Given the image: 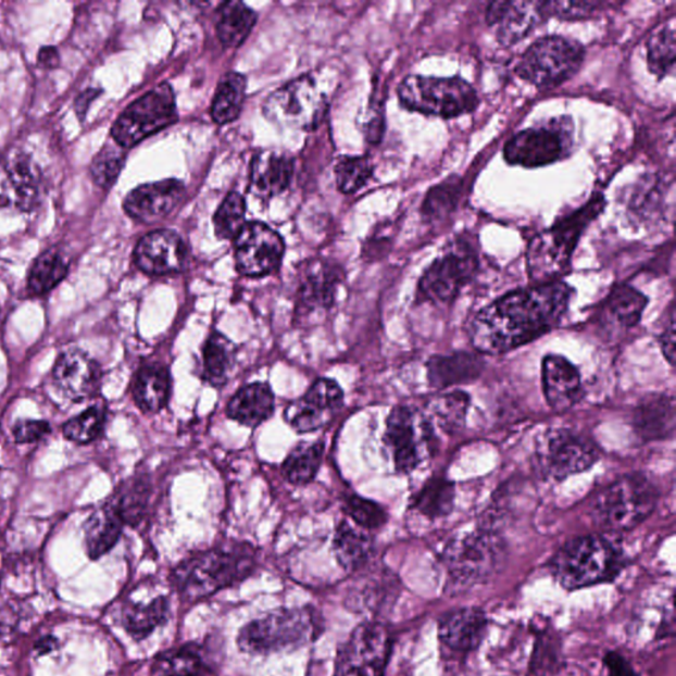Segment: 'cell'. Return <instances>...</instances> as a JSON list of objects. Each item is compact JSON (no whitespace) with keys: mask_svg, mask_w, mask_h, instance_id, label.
Masks as SVG:
<instances>
[{"mask_svg":"<svg viewBox=\"0 0 676 676\" xmlns=\"http://www.w3.org/2000/svg\"><path fill=\"white\" fill-rule=\"evenodd\" d=\"M335 174L338 189L343 193H354L371 179L373 164L366 157L341 158Z\"/></svg>","mask_w":676,"mask_h":676,"instance_id":"c3c4849f","label":"cell"},{"mask_svg":"<svg viewBox=\"0 0 676 676\" xmlns=\"http://www.w3.org/2000/svg\"><path fill=\"white\" fill-rule=\"evenodd\" d=\"M125 522L121 518L113 503L108 501L104 505L85 522V549L90 559L107 555L118 542Z\"/></svg>","mask_w":676,"mask_h":676,"instance_id":"4dcf8cb0","label":"cell"},{"mask_svg":"<svg viewBox=\"0 0 676 676\" xmlns=\"http://www.w3.org/2000/svg\"><path fill=\"white\" fill-rule=\"evenodd\" d=\"M150 493V484L147 479L134 478L123 485L110 498V502L113 503L125 525L135 526L145 517Z\"/></svg>","mask_w":676,"mask_h":676,"instance_id":"7bdbcfd3","label":"cell"},{"mask_svg":"<svg viewBox=\"0 0 676 676\" xmlns=\"http://www.w3.org/2000/svg\"><path fill=\"white\" fill-rule=\"evenodd\" d=\"M675 53V30L673 27H663L648 42V64L651 73L658 78L674 75Z\"/></svg>","mask_w":676,"mask_h":676,"instance_id":"bcb514c9","label":"cell"},{"mask_svg":"<svg viewBox=\"0 0 676 676\" xmlns=\"http://www.w3.org/2000/svg\"><path fill=\"white\" fill-rule=\"evenodd\" d=\"M323 624L312 608H288L251 621L239 631V649L254 655L305 647L320 636Z\"/></svg>","mask_w":676,"mask_h":676,"instance_id":"277c9868","label":"cell"},{"mask_svg":"<svg viewBox=\"0 0 676 676\" xmlns=\"http://www.w3.org/2000/svg\"><path fill=\"white\" fill-rule=\"evenodd\" d=\"M655 485L643 475L624 476L601 489L591 503L592 517L605 530L629 531L656 506Z\"/></svg>","mask_w":676,"mask_h":676,"instance_id":"8992f818","label":"cell"},{"mask_svg":"<svg viewBox=\"0 0 676 676\" xmlns=\"http://www.w3.org/2000/svg\"><path fill=\"white\" fill-rule=\"evenodd\" d=\"M477 256L470 246L458 245L436 260L420 281L417 295L424 301L446 304L458 297L476 274Z\"/></svg>","mask_w":676,"mask_h":676,"instance_id":"2e32d148","label":"cell"},{"mask_svg":"<svg viewBox=\"0 0 676 676\" xmlns=\"http://www.w3.org/2000/svg\"><path fill=\"white\" fill-rule=\"evenodd\" d=\"M186 198V186L179 180L143 184L127 195L123 208L133 220L155 224L167 218Z\"/></svg>","mask_w":676,"mask_h":676,"instance_id":"44dd1931","label":"cell"},{"mask_svg":"<svg viewBox=\"0 0 676 676\" xmlns=\"http://www.w3.org/2000/svg\"><path fill=\"white\" fill-rule=\"evenodd\" d=\"M293 160L285 153L262 151L251 163L250 189L262 199L274 198L290 186Z\"/></svg>","mask_w":676,"mask_h":676,"instance_id":"4316f807","label":"cell"},{"mask_svg":"<svg viewBox=\"0 0 676 676\" xmlns=\"http://www.w3.org/2000/svg\"><path fill=\"white\" fill-rule=\"evenodd\" d=\"M574 146V125L568 116L547 122L540 127L526 128L510 139L503 157L512 165L525 168L546 167L569 155Z\"/></svg>","mask_w":676,"mask_h":676,"instance_id":"8fae6325","label":"cell"},{"mask_svg":"<svg viewBox=\"0 0 676 676\" xmlns=\"http://www.w3.org/2000/svg\"><path fill=\"white\" fill-rule=\"evenodd\" d=\"M600 5V2H552V0L544 2L547 16H556L565 21L591 16Z\"/></svg>","mask_w":676,"mask_h":676,"instance_id":"f5cc1de1","label":"cell"},{"mask_svg":"<svg viewBox=\"0 0 676 676\" xmlns=\"http://www.w3.org/2000/svg\"><path fill=\"white\" fill-rule=\"evenodd\" d=\"M67 270H70V264L59 249L52 248L45 251L36 258L33 267H30L27 280L29 293L41 297V295L52 291L64 280Z\"/></svg>","mask_w":676,"mask_h":676,"instance_id":"74e56055","label":"cell"},{"mask_svg":"<svg viewBox=\"0 0 676 676\" xmlns=\"http://www.w3.org/2000/svg\"><path fill=\"white\" fill-rule=\"evenodd\" d=\"M51 433V424L46 421H20L12 427V435L16 442L27 445V442H35L45 439L47 435Z\"/></svg>","mask_w":676,"mask_h":676,"instance_id":"db71d44e","label":"cell"},{"mask_svg":"<svg viewBox=\"0 0 676 676\" xmlns=\"http://www.w3.org/2000/svg\"><path fill=\"white\" fill-rule=\"evenodd\" d=\"M399 101L411 112L439 118L473 112L478 104L476 90L459 77L438 78L411 75L398 88Z\"/></svg>","mask_w":676,"mask_h":676,"instance_id":"ba28073f","label":"cell"},{"mask_svg":"<svg viewBox=\"0 0 676 676\" xmlns=\"http://www.w3.org/2000/svg\"><path fill=\"white\" fill-rule=\"evenodd\" d=\"M505 559V543L488 528L453 538L442 551L448 576L454 586L463 588L490 579L501 571Z\"/></svg>","mask_w":676,"mask_h":676,"instance_id":"52a82bcc","label":"cell"},{"mask_svg":"<svg viewBox=\"0 0 676 676\" xmlns=\"http://www.w3.org/2000/svg\"><path fill=\"white\" fill-rule=\"evenodd\" d=\"M152 669L158 676H200L204 672V661L198 648L187 644L160 654Z\"/></svg>","mask_w":676,"mask_h":676,"instance_id":"ee69618b","label":"cell"},{"mask_svg":"<svg viewBox=\"0 0 676 676\" xmlns=\"http://www.w3.org/2000/svg\"><path fill=\"white\" fill-rule=\"evenodd\" d=\"M599 456L593 441L564 428L547 431L538 440L536 451L539 472L556 481L588 471Z\"/></svg>","mask_w":676,"mask_h":676,"instance_id":"5bb4252c","label":"cell"},{"mask_svg":"<svg viewBox=\"0 0 676 676\" xmlns=\"http://www.w3.org/2000/svg\"><path fill=\"white\" fill-rule=\"evenodd\" d=\"M246 216V202L242 195L231 192L214 214V230L221 239H231L242 230Z\"/></svg>","mask_w":676,"mask_h":676,"instance_id":"7dc6e473","label":"cell"},{"mask_svg":"<svg viewBox=\"0 0 676 676\" xmlns=\"http://www.w3.org/2000/svg\"><path fill=\"white\" fill-rule=\"evenodd\" d=\"M636 433L643 440H662L675 431V399L672 396H653L643 399L633 416Z\"/></svg>","mask_w":676,"mask_h":676,"instance_id":"f1b7e54d","label":"cell"},{"mask_svg":"<svg viewBox=\"0 0 676 676\" xmlns=\"http://www.w3.org/2000/svg\"><path fill=\"white\" fill-rule=\"evenodd\" d=\"M334 552L338 564L353 573L367 563L373 554V539L361 527H353L347 521L338 525L334 538Z\"/></svg>","mask_w":676,"mask_h":676,"instance_id":"e575fe53","label":"cell"},{"mask_svg":"<svg viewBox=\"0 0 676 676\" xmlns=\"http://www.w3.org/2000/svg\"><path fill=\"white\" fill-rule=\"evenodd\" d=\"M275 397L267 384L255 383L239 389L226 405V414L242 426L255 428L274 415Z\"/></svg>","mask_w":676,"mask_h":676,"instance_id":"83f0119b","label":"cell"},{"mask_svg":"<svg viewBox=\"0 0 676 676\" xmlns=\"http://www.w3.org/2000/svg\"><path fill=\"white\" fill-rule=\"evenodd\" d=\"M390 650L391 638L385 626L362 624L338 654L335 676H384Z\"/></svg>","mask_w":676,"mask_h":676,"instance_id":"9a60e30c","label":"cell"},{"mask_svg":"<svg viewBox=\"0 0 676 676\" xmlns=\"http://www.w3.org/2000/svg\"><path fill=\"white\" fill-rule=\"evenodd\" d=\"M237 270L245 276L258 278L279 268L285 255L283 238L262 223H250L235 238Z\"/></svg>","mask_w":676,"mask_h":676,"instance_id":"e0dca14e","label":"cell"},{"mask_svg":"<svg viewBox=\"0 0 676 676\" xmlns=\"http://www.w3.org/2000/svg\"><path fill=\"white\" fill-rule=\"evenodd\" d=\"M342 278V270L334 263L325 261L304 263L299 274L297 316L309 318L330 311Z\"/></svg>","mask_w":676,"mask_h":676,"instance_id":"d6986e66","label":"cell"},{"mask_svg":"<svg viewBox=\"0 0 676 676\" xmlns=\"http://www.w3.org/2000/svg\"><path fill=\"white\" fill-rule=\"evenodd\" d=\"M604 662L611 676H637L630 663L617 653L608 654Z\"/></svg>","mask_w":676,"mask_h":676,"instance_id":"9f6ffc18","label":"cell"},{"mask_svg":"<svg viewBox=\"0 0 676 676\" xmlns=\"http://www.w3.org/2000/svg\"><path fill=\"white\" fill-rule=\"evenodd\" d=\"M584 57L583 46L563 36H546L522 54L515 72L536 86H558L567 82L580 70Z\"/></svg>","mask_w":676,"mask_h":676,"instance_id":"30bf717a","label":"cell"},{"mask_svg":"<svg viewBox=\"0 0 676 676\" xmlns=\"http://www.w3.org/2000/svg\"><path fill=\"white\" fill-rule=\"evenodd\" d=\"M459 192L460 183L456 180H448L431 189L422 208L424 216L433 220L446 217L456 204Z\"/></svg>","mask_w":676,"mask_h":676,"instance_id":"816d5d0a","label":"cell"},{"mask_svg":"<svg viewBox=\"0 0 676 676\" xmlns=\"http://www.w3.org/2000/svg\"><path fill=\"white\" fill-rule=\"evenodd\" d=\"M4 195L2 206L14 205L20 211H30L40 198V174L26 155L11 158L3 165Z\"/></svg>","mask_w":676,"mask_h":676,"instance_id":"d4e9b609","label":"cell"},{"mask_svg":"<svg viewBox=\"0 0 676 676\" xmlns=\"http://www.w3.org/2000/svg\"><path fill=\"white\" fill-rule=\"evenodd\" d=\"M125 162V149H122L118 145L116 147H103L90 165L91 176H93L97 186L103 189L112 187L115 180L118 179Z\"/></svg>","mask_w":676,"mask_h":676,"instance_id":"681fc988","label":"cell"},{"mask_svg":"<svg viewBox=\"0 0 676 676\" xmlns=\"http://www.w3.org/2000/svg\"><path fill=\"white\" fill-rule=\"evenodd\" d=\"M573 293L567 283L555 280L505 295L473 320V347L501 354L536 340L561 322Z\"/></svg>","mask_w":676,"mask_h":676,"instance_id":"6da1fadb","label":"cell"},{"mask_svg":"<svg viewBox=\"0 0 676 676\" xmlns=\"http://www.w3.org/2000/svg\"><path fill=\"white\" fill-rule=\"evenodd\" d=\"M255 567V551L249 544H227L186 559L172 581L183 600L196 602L245 580Z\"/></svg>","mask_w":676,"mask_h":676,"instance_id":"7a4b0ae2","label":"cell"},{"mask_svg":"<svg viewBox=\"0 0 676 676\" xmlns=\"http://www.w3.org/2000/svg\"><path fill=\"white\" fill-rule=\"evenodd\" d=\"M487 614L477 608H461L446 614L439 626L441 642L456 653L475 650L487 630Z\"/></svg>","mask_w":676,"mask_h":676,"instance_id":"484cf974","label":"cell"},{"mask_svg":"<svg viewBox=\"0 0 676 676\" xmlns=\"http://www.w3.org/2000/svg\"><path fill=\"white\" fill-rule=\"evenodd\" d=\"M660 343L663 354H665L668 364L674 366L675 364V320L674 312L669 315V322L665 330L660 338Z\"/></svg>","mask_w":676,"mask_h":676,"instance_id":"11a10c76","label":"cell"},{"mask_svg":"<svg viewBox=\"0 0 676 676\" xmlns=\"http://www.w3.org/2000/svg\"><path fill=\"white\" fill-rule=\"evenodd\" d=\"M170 602L164 596H159L147 604L128 602L123 606L122 625L135 641H141L167 623Z\"/></svg>","mask_w":676,"mask_h":676,"instance_id":"836d02e7","label":"cell"},{"mask_svg":"<svg viewBox=\"0 0 676 676\" xmlns=\"http://www.w3.org/2000/svg\"><path fill=\"white\" fill-rule=\"evenodd\" d=\"M107 424V408L103 404H93L84 413L67 421L63 426V434L67 440L76 445H89L103 433Z\"/></svg>","mask_w":676,"mask_h":676,"instance_id":"f6af8a7d","label":"cell"},{"mask_svg":"<svg viewBox=\"0 0 676 676\" xmlns=\"http://www.w3.org/2000/svg\"><path fill=\"white\" fill-rule=\"evenodd\" d=\"M323 456V442H300L283 463V476L295 485L310 484L317 476Z\"/></svg>","mask_w":676,"mask_h":676,"instance_id":"f35d334b","label":"cell"},{"mask_svg":"<svg viewBox=\"0 0 676 676\" xmlns=\"http://www.w3.org/2000/svg\"><path fill=\"white\" fill-rule=\"evenodd\" d=\"M648 299L630 286L614 288L605 301V312L623 328L636 327L647 309Z\"/></svg>","mask_w":676,"mask_h":676,"instance_id":"60d3db41","label":"cell"},{"mask_svg":"<svg viewBox=\"0 0 676 676\" xmlns=\"http://www.w3.org/2000/svg\"><path fill=\"white\" fill-rule=\"evenodd\" d=\"M237 348L229 338L213 331L202 349V377L213 387H223L229 383L236 367Z\"/></svg>","mask_w":676,"mask_h":676,"instance_id":"d6a6232c","label":"cell"},{"mask_svg":"<svg viewBox=\"0 0 676 676\" xmlns=\"http://www.w3.org/2000/svg\"><path fill=\"white\" fill-rule=\"evenodd\" d=\"M53 383L71 401L95 398L101 389L102 371L88 353L70 349L59 355L53 366Z\"/></svg>","mask_w":676,"mask_h":676,"instance_id":"ffe728a7","label":"cell"},{"mask_svg":"<svg viewBox=\"0 0 676 676\" xmlns=\"http://www.w3.org/2000/svg\"><path fill=\"white\" fill-rule=\"evenodd\" d=\"M542 380L547 403L552 410H569L580 401L583 395L580 374L562 355H547L542 365Z\"/></svg>","mask_w":676,"mask_h":676,"instance_id":"cb8c5ba5","label":"cell"},{"mask_svg":"<svg viewBox=\"0 0 676 676\" xmlns=\"http://www.w3.org/2000/svg\"><path fill=\"white\" fill-rule=\"evenodd\" d=\"M547 16L544 2L503 0L489 4L487 22L496 30L498 41L513 46L525 39Z\"/></svg>","mask_w":676,"mask_h":676,"instance_id":"7402d4cb","label":"cell"},{"mask_svg":"<svg viewBox=\"0 0 676 676\" xmlns=\"http://www.w3.org/2000/svg\"><path fill=\"white\" fill-rule=\"evenodd\" d=\"M96 97L97 90L89 89L84 91V93L77 98L76 112L79 118H84V115H86V112H88L89 103L93 101Z\"/></svg>","mask_w":676,"mask_h":676,"instance_id":"6f0895ef","label":"cell"},{"mask_svg":"<svg viewBox=\"0 0 676 676\" xmlns=\"http://www.w3.org/2000/svg\"><path fill=\"white\" fill-rule=\"evenodd\" d=\"M54 644H57V639L54 638H45L41 639V641L36 644V649H38L40 651V653H47V651L52 650L54 648Z\"/></svg>","mask_w":676,"mask_h":676,"instance_id":"91938a15","label":"cell"},{"mask_svg":"<svg viewBox=\"0 0 676 676\" xmlns=\"http://www.w3.org/2000/svg\"><path fill=\"white\" fill-rule=\"evenodd\" d=\"M454 497L456 491L450 479L433 477L413 498V508L429 519L445 518L453 510Z\"/></svg>","mask_w":676,"mask_h":676,"instance_id":"8d00e7d4","label":"cell"},{"mask_svg":"<svg viewBox=\"0 0 676 676\" xmlns=\"http://www.w3.org/2000/svg\"><path fill=\"white\" fill-rule=\"evenodd\" d=\"M39 64L45 67H53L59 64V53L52 47L42 48L39 54Z\"/></svg>","mask_w":676,"mask_h":676,"instance_id":"680465c9","label":"cell"},{"mask_svg":"<svg viewBox=\"0 0 676 676\" xmlns=\"http://www.w3.org/2000/svg\"><path fill=\"white\" fill-rule=\"evenodd\" d=\"M246 95V77L230 72L221 79L212 103V116L218 125L236 121L242 112Z\"/></svg>","mask_w":676,"mask_h":676,"instance_id":"ab89813d","label":"cell"},{"mask_svg":"<svg viewBox=\"0 0 676 676\" xmlns=\"http://www.w3.org/2000/svg\"><path fill=\"white\" fill-rule=\"evenodd\" d=\"M604 206V198L596 195L573 216L533 239L527 249V272L534 281H538L539 285L555 281L567 272L583 233L599 217Z\"/></svg>","mask_w":676,"mask_h":676,"instance_id":"3957f363","label":"cell"},{"mask_svg":"<svg viewBox=\"0 0 676 676\" xmlns=\"http://www.w3.org/2000/svg\"><path fill=\"white\" fill-rule=\"evenodd\" d=\"M485 362L479 355L471 353H454L451 355H435L428 361L429 385L436 389L470 384L481 376Z\"/></svg>","mask_w":676,"mask_h":676,"instance_id":"f546056e","label":"cell"},{"mask_svg":"<svg viewBox=\"0 0 676 676\" xmlns=\"http://www.w3.org/2000/svg\"><path fill=\"white\" fill-rule=\"evenodd\" d=\"M343 391L334 379L322 378L305 395L288 405L286 420L295 431L309 434L327 427L340 413Z\"/></svg>","mask_w":676,"mask_h":676,"instance_id":"ac0fdd59","label":"cell"},{"mask_svg":"<svg viewBox=\"0 0 676 676\" xmlns=\"http://www.w3.org/2000/svg\"><path fill=\"white\" fill-rule=\"evenodd\" d=\"M343 512L364 530H378L387 522V514L383 506L358 495H350L346 498Z\"/></svg>","mask_w":676,"mask_h":676,"instance_id":"f907efd6","label":"cell"},{"mask_svg":"<svg viewBox=\"0 0 676 676\" xmlns=\"http://www.w3.org/2000/svg\"><path fill=\"white\" fill-rule=\"evenodd\" d=\"M328 102L324 91L311 76H303L281 86L263 104L264 115L275 125L312 130L323 122Z\"/></svg>","mask_w":676,"mask_h":676,"instance_id":"4fadbf2b","label":"cell"},{"mask_svg":"<svg viewBox=\"0 0 676 676\" xmlns=\"http://www.w3.org/2000/svg\"><path fill=\"white\" fill-rule=\"evenodd\" d=\"M256 14L242 2H226L217 11V36L224 47L236 48L255 26Z\"/></svg>","mask_w":676,"mask_h":676,"instance_id":"d590c367","label":"cell"},{"mask_svg":"<svg viewBox=\"0 0 676 676\" xmlns=\"http://www.w3.org/2000/svg\"><path fill=\"white\" fill-rule=\"evenodd\" d=\"M384 442L399 473L414 472L438 450L433 421L410 405H398L391 411Z\"/></svg>","mask_w":676,"mask_h":676,"instance_id":"9c48e42d","label":"cell"},{"mask_svg":"<svg viewBox=\"0 0 676 676\" xmlns=\"http://www.w3.org/2000/svg\"><path fill=\"white\" fill-rule=\"evenodd\" d=\"M175 122L177 110L174 90L168 84H160L121 114L114 123L112 135L122 149H132Z\"/></svg>","mask_w":676,"mask_h":676,"instance_id":"7c38bea8","label":"cell"},{"mask_svg":"<svg viewBox=\"0 0 676 676\" xmlns=\"http://www.w3.org/2000/svg\"><path fill=\"white\" fill-rule=\"evenodd\" d=\"M470 409V397L463 391H452L435 397L428 404L429 420L439 424L442 431L456 434L465 426Z\"/></svg>","mask_w":676,"mask_h":676,"instance_id":"b9f144b4","label":"cell"},{"mask_svg":"<svg viewBox=\"0 0 676 676\" xmlns=\"http://www.w3.org/2000/svg\"><path fill=\"white\" fill-rule=\"evenodd\" d=\"M134 260L147 275L176 274L186 266L187 249L177 233L157 230L140 239Z\"/></svg>","mask_w":676,"mask_h":676,"instance_id":"603a6c76","label":"cell"},{"mask_svg":"<svg viewBox=\"0 0 676 676\" xmlns=\"http://www.w3.org/2000/svg\"><path fill=\"white\" fill-rule=\"evenodd\" d=\"M133 398L146 414H155L168 404L171 396V374L160 364L141 366L134 378Z\"/></svg>","mask_w":676,"mask_h":676,"instance_id":"1f68e13d","label":"cell"},{"mask_svg":"<svg viewBox=\"0 0 676 676\" xmlns=\"http://www.w3.org/2000/svg\"><path fill=\"white\" fill-rule=\"evenodd\" d=\"M624 559L611 540L601 536L575 538L556 552L552 574L568 591L611 581L623 568Z\"/></svg>","mask_w":676,"mask_h":676,"instance_id":"5b68a950","label":"cell"}]
</instances>
